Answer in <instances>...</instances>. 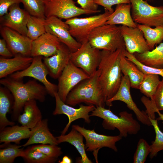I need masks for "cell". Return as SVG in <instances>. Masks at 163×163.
<instances>
[{
  "instance_id": "cell-1",
  "label": "cell",
  "mask_w": 163,
  "mask_h": 163,
  "mask_svg": "<svg viewBox=\"0 0 163 163\" xmlns=\"http://www.w3.org/2000/svg\"><path fill=\"white\" fill-rule=\"evenodd\" d=\"M125 47L111 52L101 50L99 81L106 102L113 97L118 91L122 75L120 61L124 55Z\"/></svg>"
},
{
  "instance_id": "cell-2",
  "label": "cell",
  "mask_w": 163,
  "mask_h": 163,
  "mask_svg": "<svg viewBox=\"0 0 163 163\" xmlns=\"http://www.w3.org/2000/svg\"><path fill=\"white\" fill-rule=\"evenodd\" d=\"M22 79H14L9 76L0 80L1 85L7 88L13 97L12 117L14 120H17L27 102L35 100L43 102L48 94L45 86L36 80H30L24 83Z\"/></svg>"
},
{
  "instance_id": "cell-3",
  "label": "cell",
  "mask_w": 163,
  "mask_h": 163,
  "mask_svg": "<svg viewBox=\"0 0 163 163\" xmlns=\"http://www.w3.org/2000/svg\"><path fill=\"white\" fill-rule=\"evenodd\" d=\"M99 73L97 69L93 75L77 85L68 95L65 103L72 107L84 103L104 107L106 101L99 81Z\"/></svg>"
},
{
  "instance_id": "cell-4",
  "label": "cell",
  "mask_w": 163,
  "mask_h": 163,
  "mask_svg": "<svg viewBox=\"0 0 163 163\" xmlns=\"http://www.w3.org/2000/svg\"><path fill=\"white\" fill-rule=\"evenodd\" d=\"M119 115V116L104 107L97 106L90 116L103 119L102 125L104 129L113 130L116 128L122 137H126L128 134H136L140 131V125L133 118L132 113L124 111L120 112Z\"/></svg>"
},
{
  "instance_id": "cell-5",
  "label": "cell",
  "mask_w": 163,
  "mask_h": 163,
  "mask_svg": "<svg viewBox=\"0 0 163 163\" xmlns=\"http://www.w3.org/2000/svg\"><path fill=\"white\" fill-rule=\"evenodd\" d=\"M88 41L92 46L101 50L113 52L125 47L120 26L116 25L104 24L97 27L90 33Z\"/></svg>"
},
{
  "instance_id": "cell-6",
  "label": "cell",
  "mask_w": 163,
  "mask_h": 163,
  "mask_svg": "<svg viewBox=\"0 0 163 163\" xmlns=\"http://www.w3.org/2000/svg\"><path fill=\"white\" fill-rule=\"evenodd\" d=\"M112 13L105 10L104 13L83 18H72L65 21L69 28L72 36L81 44L87 41L91 31L99 26L105 24Z\"/></svg>"
},
{
  "instance_id": "cell-7",
  "label": "cell",
  "mask_w": 163,
  "mask_h": 163,
  "mask_svg": "<svg viewBox=\"0 0 163 163\" xmlns=\"http://www.w3.org/2000/svg\"><path fill=\"white\" fill-rule=\"evenodd\" d=\"M131 16L139 24L155 27L163 25V6H154L143 0H129Z\"/></svg>"
},
{
  "instance_id": "cell-8",
  "label": "cell",
  "mask_w": 163,
  "mask_h": 163,
  "mask_svg": "<svg viewBox=\"0 0 163 163\" xmlns=\"http://www.w3.org/2000/svg\"><path fill=\"white\" fill-rule=\"evenodd\" d=\"M81 44L77 50L71 53L70 61L90 77L97 69L101 50L92 46L88 41Z\"/></svg>"
},
{
  "instance_id": "cell-9",
  "label": "cell",
  "mask_w": 163,
  "mask_h": 163,
  "mask_svg": "<svg viewBox=\"0 0 163 163\" xmlns=\"http://www.w3.org/2000/svg\"><path fill=\"white\" fill-rule=\"evenodd\" d=\"M72 127L83 135L85 140L86 150L93 152L96 163H98V153L101 149L106 147L116 152L117 151L116 143L121 140L122 138L119 135L110 136L100 134L96 133L94 129H87L78 125H73Z\"/></svg>"
},
{
  "instance_id": "cell-10",
  "label": "cell",
  "mask_w": 163,
  "mask_h": 163,
  "mask_svg": "<svg viewBox=\"0 0 163 163\" xmlns=\"http://www.w3.org/2000/svg\"><path fill=\"white\" fill-rule=\"evenodd\" d=\"M43 57L41 56L33 57L30 65L25 69L15 72L9 77L15 79H22L24 77H30L41 82L45 87L47 93L54 97L57 92V85L48 80L47 76L49 75L47 70L43 61Z\"/></svg>"
},
{
  "instance_id": "cell-11",
  "label": "cell",
  "mask_w": 163,
  "mask_h": 163,
  "mask_svg": "<svg viewBox=\"0 0 163 163\" xmlns=\"http://www.w3.org/2000/svg\"><path fill=\"white\" fill-rule=\"evenodd\" d=\"M46 18L55 16L66 20L83 14L97 13L77 6L73 0H45Z\"/></svg>"
},
{
  "instance_id": "cell-12",
  "label": "cell",
  "mask_w": 163,
  "mask_h": 163,
  "mask_svg": "<svg viewBox=\"0 0 163 163\" xmlns=\"http://www.w3.org/2000/svg\"><path fill=\"white\" fill-rule=\"evenodd\" d=\"M130 83L128 76L123 75L120 85L116 94L106 102V104L109 107L112 106V102L120 101L125 103L128 108L132 110L138 119L143 124L152 126L149 117L146 112L141 110L133 101L130 92Z\"/></svg>"
},
{
  "instance_id": "cell-13",
  "label": "cell",
  "mask_w": 163,
  "mask_h": 163,
  "mask_svg": "<svg viewBox=\"0 0 163 163\" xmlns=\"http://www.w3.org/2000/svg\"><path fill=\"white\" fill-rule=\"evenodd\" d=\"M90 77L70 61L59 78L57 94L64 102L70 92L81 81Z\"/></svg>"
},
{
  "instance_id": "cell-14",
  "label": "cell",
  "mask_w": 163,
  "mask_h": 163,
  "mask_svg": "<svg viewBox=\"0 0 163 163\" xmlns=\"http://www.w3.org/2000/svg\"><path fill=\"white\" fill-rule=\"evenodd\" d=\"M54 97L56 101V107L53 114L54 115L64 114L68 117L69 119L68 122L62 131L61 135H65L71 123L77 119H83L87 123L91 122L89 113L95 109V106L93 105L80 104L78 108H75L62 101L57 92L55 93Z\"/></svg>"
},
{
  "instance_id": "cell-15",
  "label": "cell",
  "mask_w": 163,
  "mask_h": 163,
  "mask_svg": "<svg viewBox=\"0 0 163 163\" xmlns=\"http://www.w3.org/2000/svg\"><path fill=\"white\" fill-rule=\"evenodd\" d=\"M45 27L46 32L56 37L72 53L76 51L81 46L82 44L70 34L68 25L62 19L55 16L46 18Z\"/></svg>"
},
{
  "instance_id": "cell-16",
  "label": "cell",
  "mask_w": 163,
  "mask_h": 163,
  "mask_svg": "<svg viewBox=\"0 0 163 163\" xmlns=\"http://www.w3.org/2000/svg\"><path fill=\"white\" fill-rule=\"evenodd\" d=\"M0 34L14 56H31L32 40L27 36L2 26L0 27Z\"/></svg>"
},
{
  "instance_id": "cell-17",
  "label": "cell",
  "mask_w": 163,
  "mask_h": 163,
  "mask_svg": "<svg viewBox=\"0 0 163 163\" xmlns=\"http://www.w3.org/2000/svg\"><path fill=\"white\" fill-rule=\"evenodd\" d=\"M30 15L25 9L20 7L19 4H14L9 8L7 13L0 18L1 26L7 27L27 36Z\"/></svg>"
},
{
  "instance_id": "cell-18",
  "label": "cell",
  "mask_w": 163,
  "mask_h": 163,
  "mask_svg": "<svg viewBox=\"0 0 163 163\" xmlns=\"http://www.w3.org/2000/svg\"><path fill=\"white\" fill-rule=\"evenodd\" d=\"M126 50L129 53H142L150 50L142 31L137 27L120 26Z\"/></svg>"
},
{
  "instance_id": "cell-19",
  "label": "cell",
  "mask_w": 163,
  "mask_h": 163,
  "mask_svg": "<svg viewBox=\"0 0 163 163\" xmlns=\"http://www.w3.org/2000/svg\"><path fill=\"white\" fill-rule=\"evenodd\" d=\"M71 53L67 46L62 43L55 54L43 57V62L51 77L55 79L59 78L70 61Z\"/></svg>"
},
{
  "instance_id": "cell-20",
  "label": "cell",
  "mask_w": 163,
  "mask_h": 163,
  "mask_svg": "<svg viewBox=\"0 0 163 163\" xmlns=\"http://www.w3.org/2000/svg\"><path fill=\"white\" fill-rule=\"evenodd\" d=\"M61 43L55 36L46 32L32 40L31 56H51L56 53Z\"/></svg>"
},
{
  "instance_id": "cell-21",
  "label": "cell",
  "mask_w": 163,
  "mask_h": 163,
  "mask_svg": "<svg viewBox=\"0 0 163 163\" xmlns=\"http://www.w3.org/2000/svg\"><path fill=\"white\" fill-rule=\"evenodd\" d=\"M33 57L22 56L13 58H0V78L2 79L27 68L31 64Z\"/></svg>"
},
{
  "instance_id": "cell-22",
  "label": "cell",
  "mask_w": 163,
  "mask_h": 163,
  "mask_svg": "<svg viewBox=\"0 0 163 163\" xmlns=\"http://www.w3.org/2000/svg\"><path fill=\"white\" fill-rule=\"evenodd\" d=\"M48 120H42L35 127L27 141L21 147L34 144H49L58 145L57 139L51 133L48 127Z\"/></svg>"
},
{
  "instance_id": "cell-23",
  "label": "cell",
  "mask_w": 163,
  "mask_h": 163,
  "mask_svg": "<svg viewBox=\"0 0 163 163\" xmlns=\"http://www.w3.org/2000/svg\"><path fill=\"white\" fill-rule=\"evenodd\" d=\"M36 100H32L25 104L23 112L18 116L17 120L22 125L32 129L42 121V115Z\"/></svg>"
},
{
  "instance_id": "cell-24",
  "label": "cell",
  "mask_w": 163,
  "mask_h": 163,
  "mask_svg": "<svg viewBox=\"0 0 163 163\" xmlns=\"http://www.w3.org/2000/svg\"><path fill=\"white\" fill-rule=\"evenodd\" d=\"M33 129H30L23 126L13 125L6 127L0 132V142L5 144L14 142L19 145L23 139L29 138Z\"/></svg>"
},
{
  "instance_id": "cell-25",
  "label": "cell",
  "mask_w": 163,
  "mask_h": 163,
  "mask_svg": "<svg viewBox=\"0 0 163 163\" xmlns=\"http://www.w3.org/2000/svg\"><path fill=\"white\" fill-rule=\"evenodd\" d=\"M83 136L74 128L72 127L70 132L66 135H61L56 137L58 143L68 142L74 146L80 154L81 159L79 162L92 163V161L88 157L86 152L85 144L83 142Z\"/></svg>"
},
{
  "instance_id": "cell-26",
  "label": "cell",
  "mask_w": 163,
  "mask_h": 163,
  "mask_svg": "<svg viewBox=\"0 0 163 163\" xmlns=\"http://www.w3.org/2000/svg\"><path fill=\"white\" fill-rule=\"evenodd\" d=\"M130 4L117 5L115 9L111 14L106 21L107 24H121L129 27H136L137 24L133 20L130 13Z\"/></svg>"
},
{
  "instance_id": "cell-27",
  "label": "cell",
  "mask_w": 163,
  "mask_h": 163,
  "mask_svg": "<svg viewBox=\"0 0 163 163\" xmlns=\"http://www.w3.org/2000/svg\"><path fill=\"white\" fill-rule=\"evenodd\" d=\"M14 103L13 97L10 91L2 85L0 86V131L8 126L15 124L14 122L9 120L7 114L12 110Z\"/></svg>"
},
{
  "instance_id": "cell-28",
  "label": "cell",
  "mask_w": 163,
  "mask_h": 163,
  "mask_svg": "<svg viewBox=\"0 0 163 163\" xmlns=\"http://www.w3.org/2000/svg\"><path fill=\"white\" fill-rule=\"evenodd\" d=\"M120 64L122 73L128 76L131 87L139 89L145 74L134 63L127 59L124 55L121 58Z\"/></svg>"
},
{
  "instance_id": "cell-29",
  "label": "cell",
  "mask_w": 163,
  "mask_h": 163,
  "mask_svg": "<svg viewBox=\"0 0 163 163\" xmlns=\"http://www.w3.org/2000/svg\"><path fill=\"white\" fill-rule=\"evenodd\" d=\"M133 54L139 61L145 65L163 68V43L151 50L142 53Z\"/></svg>"
},
{
  "instance_id": "cell-30",
  "label": "cell",
  "mask_w": 163,
  "mask_h": 163,
  "mask_svg": "<svg viewBox=\"0 0 163 163\" xmlns=\"http://www.w3.org/2000/svg\"><path fill=\"white\" fill-rule=\"evenodd\" d=\"M137 27L143 32L144 37L150 50L155 46L160 43L163 40V25L152 28L145 25L137 24Z\"/></svg>"
},
{
  "instance_id": "cell-31",
  "label": "cell",
  "mask_w": 163,
  "mask_h": 163,
  "mask_svg": "<svg viewBox=\"0 0 163 163\" xmlns=\"http://www.w3.org/2000/svg\"><path fill=\"white\" fill-rule=\"evenodd\" d=\"M0 163H12L18 157H23L24 150L18 145L5 144L0 145Z\"/></svg>"
},
{
  "instance_id": "cell-32",
  "label": "cell",
  "mask_w": 163,
  "mask_h": 163,
  "mask_svg": "<svg viewBox=\"0 0 163 163\" xmlns=\"http://www.w3.org/2000/svg\"><path fill=\"white\" fill-rule=\"evenodd\" d=\"M46 18L30 15L27 24V36L31 40H35L46 33L45 27Z\"/></svg>"
},
{
  "instance_id": "cell-33",
  "label": "cell",
  "mask_w": 163,
  "mask_h": 163,
  "mask_svg": "<svg viewBox=\"0 0 163 163\" xmlns=\"http://www.w3.org/2000/svg\"><path fill=\"white\" fill-rule=\"evenodd\" d=\"M160 81L158 75L145 74L139 89L145 96L152 99Z\"/></svg>"
},
{
  "instance_id": "cell-34",
  "label": "cell",
  "mask_w": 163,
  "mask_h": 163,
  "mask_svg": "<svg viewBox=\"0 0 163 163\" xmlns=\"http://www.w3.org/2000/svg\"><path fill=\"white\" fill-rule=\"evenodd\" d=\"M22 158L25 161L30 163H53L57 160L49 157L31 147L24 150Z\"/></svg>"
},
{
  "instance_id": "cell-35",
  "label": "cell",
  "mask_w": 163,
  "mask_h": 163,
  "mask_svg": "<svg viewBox=\"0 0 163 163\" xmlns=\"http://www.w3.org/2000/svg\"><path fill=\"white\" fill-rule=\"evenodd\" d=\"M45 0H21L25 10L32 16L46 18Z\"/></svg>"
},
{
  "instance_id": "cell-36",
  "label": "cell",
  "mask_w": 163,
  "mask_h": 163,
  "mask_svg": "<svg viewBox=\"0 0 163 163\" xmlns=\"http://www.w3.org/2000/svg\"><path fill=\"white\" fill-rule=\"evenodd\" d=\"M149 118L155 133V140L150 145L151 152L149 155L150 158L152 159L157 156L159 151H163V132L158 126V120Z\"/></svg>"
},
{
  "instance_id": "cell-37",
  "label": "cell",
  "mask_w": 163,
  "mask_h": 163,
  "mask_svg": "<svg viewBox=\"0 0 163 163\" xmlns=\"http://www.w3.org/2000/svg\"><path fill=\"white\" fill-rule=\"evenodd\" d=\"M150 145L143 138L138 141L133 158L134 163H144L150 153Z\"/></svg>"
},
{
  "instance_id": "cell-38",
  "label": "cell",
  "mask_w": 163,
  "mask_h": 163,
  "mask_svg": "<svg viewBox=\"0 0 163 163\" xmlns=\"http://www.w3.org/2000/svg\"><path fill=\"white\" fill-rule=\"evenodd\" d=\"M124 55L128 59L132 61L144 74H153L161 76L163 78V68H158L145 65L139 61L133 54H131L125 50Z\"/></svg>"
},
{
  "instance_id": "cell-39",
  "label": "cell",
  "mask_w": 163,
  "mask_h": 163,
  "mask_svg": "<svg viewBox=\"0 0 163 163\" xmlns=\"http://www.w3.org/2000/svg\"><path fill=\"white\" fill-rule=\"evenodd\" d=\"M32 149L40 151L52 158L57 159L62 154L61 148L57 145L40 144L30 147Z\"/></svg>"
},
{
  "instance_id": "cell-40",
  "label": "cell",
  "mask_w": 163,
  "mask_h": 163,
  "mask_svg": "<svg viewBox=\"0 0 163 163\" xmlns=\"http://www.w3.org/2000/svg\"><path fill=\"white\" fill-rule=\"evenodd\" d=\"M95 3L98 5H100L111 13L113 11L112 6L115 5L121 4H130L129 0H94Z\"/></svg>"
},
{
  "instance_id": "cell-41",
  "label": "cell",
  "mask_w": 163,
  "mask_h": 163,
  "mask_svg": "<svg viewBox=\"0 0 163 163\" xmlns=\"http://www.w3.org/2000/svg\"><path fill=\"white\" fill-rule=\"evenodd\" d=\"M151 100L158 110H163V78L161 81L153 99Z\"/></svg>"
},
{
  "instance_id": "cell-42",
  "label": "cell",
  "mask_w": 163,
  "mask_h": 163,
  "mask_svg": "<svg viewBox=\"0 0 163 163\" xmlns=\"http://www.w3.org/2000/svg\"><path fill=\"white\" fill-rule=\"evenodd\" d=\"M141 101L146 108L145 112L149 117L152 119H155V113L159 110L152 101L145 96H142Z\"/></svg>"
},
{
  "instance_id": "cell-43",
  "label": "cell",
  "mask_w": 163,
  "mask_h": 163,
  "mask_svg": "<svg viewBox=\"0 0 163 163\" xmlns=\"http://www.w3.org/2000/svg\"><path fill=\"white\" fill-rule=\"evenodd\" d=\"M77 3L84 9L96 11L97 13L101 11L98 9V5L95 3L94 0H77Z\"/></svg>"
},
{
  "instance_id": "cell-44",
  "label": "cell",
  "mask_w": 163,
  "mask_h": 163,
  "mask_svg": "<svg viewBox=\"0 0 163 163\" xmlns=\"http://www.w3.org/2000/svg\"><path fill=\"white\" fill-rule=\"evenodd\" d=\"M21 3V0H0V18L8 13L9 8L11 5Z\"/></svg>"
},
{
  "instance_id": "cell-45",
  "label": "cell",
  "mask_w": 163,
  "mask_h": 163,
  "mask_svg": "<svg viewBox=\"0 0 163 163\" xmlns=\"http://www.w3.org/2000/svg\"><path fill=\"white\" fill-rule=\"evenodd\" d=\"M0 55L1 57L5 58H10L14 56L3 38L0 39Z\"/></svg>"
},
{
  "instance_id": "cell-46",
  "label": "cell",
  "mask_w": 163,
  "mask_h": 163,
  "mask_svg": "<svg viewBox=\"0 0 163 163\" xmlns=\"http://www.w3.org/2000/svg\"><path fill=\"white\" fill-rule=\"evenodd\" d=\"M72 162L71 159L67 155L64 156L61 161H58L59 163H72Z\"/></svg>"
},
{
  "instance_id": "cell-47",
  "label": "cell",
  "mask_w": 163,
  "mask_h": 163,
  "mask_svg": "<svg viewBox=\"0 0 163 163\" xmlns=\"http://www.w3.org/2000/svg\"><path fill=\"white\" fill-rule=\"evenodd\" d=\"M157 113L159 115L157 119L158 120H161L163 122V114L161 113L159 111H158Z\"/></svg>"
},
{
  "instance_id": "cell-48",
  "label": "cell",
  "mask_w": 163,
  "mask_h": 163,
  "mask_svg": "<svg viewBox=\"0 0 163 163\" xmlns=\"http://www.w3.org/2000/svg\"></svg>"
}]
</instances>
